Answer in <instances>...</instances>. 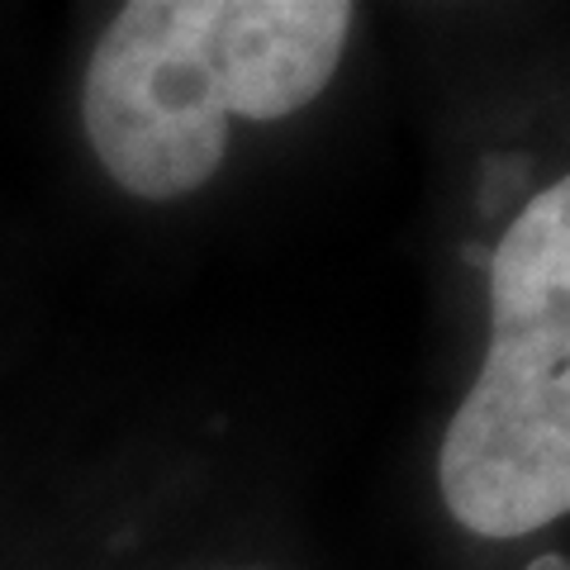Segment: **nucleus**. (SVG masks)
<instances>
[{"label":"nucleus","mask_w":570,"mask_h":570,"mask_svg":"<svg viewBox=\"0 0 570 570\" xmlns=\"http://www.w3.org/2000/svg\"><path fill=\"white\" fill-rule=\"evenodd\" d=\"M347 0H134L86 62L81 119L138 200H181L219 171L228 119H285L343 62Z\"/></svg>","instance_id":"nucleus-1"},{"label":"nucleus","mask_w":570,"mask_h":570,"mask_svg":"<svg viewBox=\"0 0 570 570\" xmlns=\"http://www.w3.org/2000/svg\"><path fill=\"white\" fill-rule=\"evenodd\" d=\"M438 485L461 528L513 542L570 509V181L490 257V352L448 423Z\"/></svg>","instance_id":"nucleus-2"},{"label":"nucleus","mask_w":570,"mask_h":570,"mask_svg":"<svg viewBox=\"0 0 570 570\" xmlns=\"http://www.w3.org/2000/svg\"><path fill=\"white\" fill-rule=\"evenodd\" d=\"M528 570H570V566H566V557H557V551H547V557H538Z\"/></svg>","instance_id":"nucleus-3"}]
</instances>
